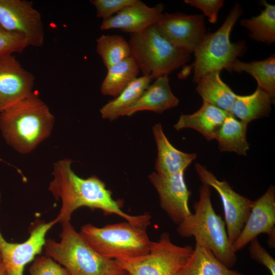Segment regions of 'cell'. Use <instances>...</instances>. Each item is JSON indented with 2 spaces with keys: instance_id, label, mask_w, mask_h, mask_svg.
Here are the masks:
<instances>
[{
  "instance_id": "1",
  "label": "cell",
  "mask_w": 275,
  "mask_h": 275,
  "mask_svg": "<svg viewBox=\"0 0 275 275\" xmlns=\"http://www.w3.org/2000/svg\"><path fill=\"white\" fill-rule=\"evenodd\" d=\"M72 162L71 159L65 158L53 163V179L48 189L56 200L62 201L60 212L54 219L56 223L70 222L73 212L81 207L99 209L105 214H115L134 223L150 221L147 213L133 216L125 213L104 182L94 175L87 178L79 177L71 169Z\"/></svg>"
},
{
  "instance_id": "2",
  "label": "cell",
  "mask_w": 275,
  "mask_h": 275,
  "mask_svg": "<svg viewBox=\"0 0 275 275\" xmlns=\"http://www.w3.org/2000/svg\"><path fill=\"white\" fill-rule=\"evenodd\" d=\"M54 123L48 106L33 92L0 113L4 139L21 154L31 152L47 138Z\"/></svg>"
},
{
  "instance_id": "3",
  "label": "cell",
  "mask_w": 275,
  "mask_h": 275,
  "mask_svg": "<svg viewBox=\"0 0 275 275\" xmlns=\"http://www.w3.org/2000/svg\"><path fill=\"white\" fill-rule=\"evenodd\" d=\"M194 208L195 213L178 225V233L183 237L193 236L196 245L209 249L231 268L236 262V253L228 238L225 223L214 210L210 186L205 184L200 186L199 200Z\"/></svg>"
},
{
  "instance_id": "4",
  "label": "cell",
  "mask_w": 275,
  "mask_h": 275,
  "mask_svg": "<svg viewBox=\"0 0 275 275\" xmlns=\"http://www.w3.org/2000/svg\"><path fill=\"white\" fill-rule=\"evenodd\" d=\"M150 222H125L97 227L84 225L79 233L99 255L110 260H127L148 253L152 242L147 233Z\"/></svg>"
},
{
  "instance_id": "5",
  "label": "cell",
  "mask_w": 275,
  "mask_h": 275,
  "mask_svg": "<svg viewBox=\"0 0 275 275\" xmlns=\"http://www.w3.org/2000/svg\"><path fill=\"white\" fill-rule=\"evenodd\" d=\"M62 226L60 241L46 239L44 248L46 256L62 264L70 275H115L125 271L115 260L97 253L70 222Z\"/></svg>"
},
{
  "instance_id": "6",
  "label": "cell",
  "mask_w": 275,
  "mask_h": 275,
  "mask_svg": "<svg viewBox=\"0 0 275 275\" xmlns=\"http://www.w3.org/2000/svg\"><path fill=\"white\" fill-rule=\"evenodd\" d=\"M130 57L143 76L152 79L168 75L185 64L190 53L173 46L158 32L154 25L143 32L130 34Z\"/></svg>"
},
{
  "instance_id": "7",
  "label": "cell",
  "mask_w": 275,
  "mask_h": 275,
  "mask_svg": "<svg viewBox=\"0 0 275 275\" xmlns=\"http://www.w3.org/2000/svg\"><path fill=\"white\" fill-rule=\"evenodd\" d=\"M242 13V9L236 3L221 27L213 33L206 34L194 52L192 65L193 81L197 83L205 75L213 71L227 70L230 64L245 50L244 41L232 43L230 34Z\"/></svg>"
},
{
  "instance_id": "8",
  "label": "cell",
  "mask_w": 275,
  "mask_h": 275,
  "mask_svg": "<svg viewBox=\"0 0 275 275\" xmlns=\"http://www.w3.org/2000/svg\"><path fill=\"white\" fill-rule=\"evenodd\" d=\"M193 248L174 244L169 233L152 242L146 255L127 260H115L125 271L131 275H176L189 258Z\"/></svg>"
},
{
  "instance_id": "9",
  "label": "cell",
  "mask_w": 275,
  "mask_h": 275,
  "mask_svg": "<svg viewBox=\"0 0 275 275\" xmlns=\"http://www.w3.org/2000/svg\"><path fill=\"white\" fill-rule=\"evenodd\" d=\"M195 167L202 183L213 187L222 200L227 232L233 244L249 216L253 201L234 190L225 180H219L201 164L196 163Z\"/></svg>"
},
{
  "instance_id": "10",
  "label": "cell",
  "mask_w": 275,
  "mask_h": 275,
  "mask_svg": "<svg viewBox=\"0 0 275 275\" xmlns=\"http://www.w3.org/2000/svg\"><path fill=\"white\" fill-rule=\"evenodd\" d=\"M0 27L19 34L29 46L41 47L45 32L42 17L32 3L24 0H0Z\"/></svg>"
},
{
  "instance_id": "11",
  "label": "cell",
  "mask_w": 275,
  "mask_h": 275,
  "mask_svg": "<svg viewBox=\"0 0 275 275\" xmlns=\"http://www.w3.org/2000/svg\"><path fill=\"white\" fill-rule=\"evenodd\" d=\"M154 26L171 44L190 54L194 53L206 34L204 17L200 14L166 12Z\"/></svg>"
},
{
  "instance_id": "12",
  "label": "cell",
  "mask_w": 275,
  "mask_h": 275,
  "mask_svg": "<svg viewBox=\"0 0 275 275\" xmlns=\"http://www.w3.org/2000/svg\"><path fill=\"white\" fill-rule=\"evenodd\" d=\"M1 194L0 192V203ZM57 224L55 220L39 222L30 232L29 238L22 243L6 241L0 231V253L8 275H23L25 266L40 254L45 243V236Z\"/></svg>"
},
{
  "instance_id": "13",
  "label": "cell",
  "mask_w": 275,
  "mask_h": 275,
  "mask_svg": "<svg viewBox=\"0 0 275 275\" xmlns=\"http://www.w3.org/2000/svg\"><path fill=\"white\" fill-rule=\"evenodd\" d=\"M266 234L268 244L274 247L275 187L270 185L265 193L253 201L249 216L238 236L233 243L236 253L260 234Z\"/></svg>"
},
{
  "instance_id": "14",
  "label": "cell",
  "mask_w": 275,
  "mask_h": 275,
  "mask_svg": "<svg viewBox=\"0 0 275 275\" xmlns=\"http://www.w3.org/2000/svg\"><path fill=\"white\" fill-rule=\"evenodd\" d=\"M184 173L162 175L153 172L149 176L150 182L158 194L161 208L178 225L193 214L188 206L191 193L186 185Z\"/></svg>"
},
{
  "instance_id": "15",
  "label": "cell",
  "mask_w": 275,
  "mask_h": 275,
  "mask_svg": "<svg viewBox=\"0 0 275 275\" xmlns=\"http://www.w3.org/2000/svg\"><path fill=\"white\" fill-rule=\"evenodd\" d=\"M34 81L13 55L0 59V113L31 93Z\"/></svg>"
},
{
  "instance_id": "16",
  "label": "cell",
  "mask_w": 275,
  "mask_h": 275,
  "mask_svg": "<svg viewBox=\"0 0 275 275\" xmlns=\"http://www.w3.org/2000/svg\"><path fill=\"white\" fill-rule=\"evenodd\" d=\"M163 10L162 4L151 7L142 1L135 0L115 15L102 20L100 29H117L130 34L140 33L154 25L162 14Z\"/></svg>"
},
{
  "instance_id": "17",
  "label": "cell",
  "mask_w": 275,
  "mask_h": 275,
  "mask_svg": "<svg viewBox=\"0 0 275 275\" xmlns=\"http://www.w3.org/2000/svg\"><path fill=\"white\" fill-rule=\"evenodd\" d=\"M152 130L157 149L156 172L162 175H171L184 172L196 159L197 154L185 153L175 148L166 137L160 123L155 124Z\"/></svg>"
},
{
  "instance_id": "18",
  "label": "cell",
  "mask_w": 275,
  "mask_h": 275,
  "mask_svg": "<svg viewBox=\"0 0 275 275\" xmlns=\"http://www.w3.org/2000/svg\"><path fill=\"white\" fill-rule=\"evenodd\" d=\"M229 113L212 104L203 102L196 112L181 114L174 127L177 130L193 129L207 140L215 139L216 135Z\"/></svg>"
},
{
  "instance_id": "19",
  "label": "cell",
  "mask_w": 275,
  "mask_h": 275,
  "mask_svg": "<svg viewBox=\"0 0 275 275\" xmlns=\"http://www.w3.org/2000/svg\"><path fill=\"white\" fill-rule=\"evenodd\" d=\"M179 102L171 91L168 76H161L150 84L139 100L126 111L124 116H130L143 111L162 113L176 106Z\"/></svg>"
},
{
  "instance_id": "20",
  "label": "cell",
  "mask_w": 275,
  "mask_h": 275,
  "mask_svg": "<svg viewBox=\"0 0 275 275\" xmlns=\"http://www.w3.org/2000/svg\"><path fill=\"white\" fill-rule=\"evenodd\" d=\"M273 99L267 92L257 86L252 94H236L228 113L236 119L249 123L269 115Z\"/></svg>"
},
{
  "instance_id": "21",
  "label": "cell",
  "mask_w": 275,
  "mask_h": 275,
  "mask_svg": "<svg viewBox=\"0 0 275 275\" xmlns=\"http://www.w3.org/2000/svg\"><path fill=\"white\" fill-rule=\"evenodd\" d=\"M176 275H245L231 269L209 249L196 245L184 266Z\"/></svg>"
},
{
  "instance_id": "22",
  "label": "cell",
  "mask_w": 275,
  "mask_h": 275,
  "mask_svg": "<svg viewBox=\"0 0 275 275\" xmlns=\"http://www.w3.org/2000/svg\"><path fill=\"white\" fill-rule=\"evenodd\" d=\"M220 72L213 71L205 75L197 83L196 91L203 102L228 113L236 94L222 80Z\"/></svg>"
},
{
  "instance_id": "23",
  "label": "cell",
  "mask_w": 275,
  "mask_h": 275,
  "mask_svg": "<svg viewBox=\"0 0 275 275\" xmlns=\"http://www.w3.org/2000/svg\"><path fill=\"white\" fill-rule=\"evenodd\" d=\"M248 124L229 114L215 137L219 150L246 155L250 149L246 138Z\"/></svg>"
},
{
  "instance_id": "24",
  "label": "cell",
  "mask_w": 275,
  "mask_h": 275,
  "mask_svg": "<svg viewBox=\"0 0 275 275\" xmlns=\"http://www.w3.org/2000/svg\"><path fill=\"white\" fill-rule=\"evenodd\" d=\"M151 80L150 77L143 75L131 81L119 95L102 107L100 109L102 117L112 121L124 116L139 100Z\"/></svg>"
},
{
  "instance_id": "25",
  "label": "cell",
  "mask_w": 275,
  "mask_h": 275,
  "mask_svg": "<svg viewBox=\"0 0 275 275\" xmlns=\"http://www.w3.org/2000/svg\"><path fill=\"white\" fill-rule=\"evenodd\" d=\"M229 72H246L257 81L258 86L275 97V56L271 54L266 59L249 63L236 59L226 70Z\"/></svg>"
},
{
  "instance_id": "26",
  "label": "cell",
  "mask_w": 275,
  "mask_h": 275,
  "mask_svg": "<svg viewBox=\"0 0 275 275\" xmlns=\"http://www.w3.org/2000/svg\"><path fill=\"white\" fill-rule=\"evenodd\" d=\"M107 69L100 91L104 95L117 97L133 80L138 77L140 70L135 61L127 58Z\"/></svg>"
},
{
  "instance_id": "27",
  "label": "cell",
  "mask_w": 275,
  "mask_h": 275,
  "mask_svg": "<svg viewBox=\"0 0 275 275\" xmlns=\"http://www.w3.org/2000/svg\"><path fill=\"white\" fill-rule=\"evenodd\" d=\"M264 9L257 16L243 19L242 26L249 31V37L256 41L267 44L275 42V6L263 1Z\"/></svg>"
},
{
  "instance_id": "28",
  "label": "cell",
  "mask_w": 275,
  "mask_h": 275,
  "mask_svg": "<svg viewBox=\"0 0 275 275\" xmlns=\"http://www.w3.org/2000/svg\"><path fill=\"white\" fill-rule=\"evenodd\" d=\"M96 52L107 68L130 57L128 41L119 35H103L97 39Z\"/></svg>"
},
{
  "instance_id": "29",
  "label": "cell",
  "mask_w": 275,
  "mask_h": 275,
  "mask_svg": "<svg viewBox=\"0 0 275 275\" xmlns=\"http://www.w3.org/2000/svg\"><path fill=\"white\" fill-rule=\"evenodd\" d=\"M29 45L21 35L8 32L0 27V59L22 52Z\"/></svg>"
},
{
  "instance_id": "30",
  "label": "cell",
  "mask_w": 275,
  "mask_h": 275,
  "mask_svg": "<svg viewBox=\"0 0 275 275\" xmlns=\"http://www.w3.org/2000/svg\"><path fill=\"white\" fill-rule=\"evenodd\" d=\"M30 275H70L65 267L47 256H37L29 269Z\"/></svg>"
},
{
  "instance_id": "31",
  "label": "cell",
  "mask_w": 275,
  "mask_h": 275,
  "mask_svg": "<svg viewBox=\"0 0 275 275\" xmlns=\"http://www.w3.org/2000/svg\"><path fill=\"white\" fill-rule=\"evenodd\" d=\"M135 0H91L96 10L97 16L103 20L114 15L126 7L132 4Z\"/></svg>"
},
{
  "instance_id": "32",
  "label": "cell",
  "mask_w": 275,
  "mask_h": 275,
  "mask_svg": "<svg viewBox=\"0 0 275 275\" xmlns=\"http://www.w3.org/2000/svg\"><path fill=\"white\" fill-rule=\"evenodd\" d=\"M184 3L201 10L210 23H215L217 20L218 13L224 4V1L185 0Z\"/></svg>"
},
{
  "instance_id": "33",
  "label": "cell",
  "mask_w": 275,
  "mask_h": 275,
  "mask_svg": "<svg viewBox=\"0 0 275 275\" xmlns=\"http://www.w3.org/2000/svg\"><path fill=\"white\" fill-rule=\"evenodd\" d=\"M250 243L249 252L251 258L264 265L271 275H275L274 258L261 246L257 238L252 240Z\"/></svg>"
},
{
  "instance_id": "34",
  "label": "cell",
  "mask_w": 275,
  "mask_h": 275,
  "mask_svg": "<svg viewBox=\"0 0 275 275\" xmlns=\"http://www.w3.org/2000/svg\"><path fill=\"white\" fill-rule=\"evenodd\" d=\"M0 275H8L6 267L2 260L0 261Z\"/></svg>"
},
{
  "instance_id": "35",
  "label": "cell",
  "mask_w": 275,
  "mask_h": 275,
  "mask_svg": "<svg viewBox=\"0 0 275 275\" xmlns=\"http://www.w3.org/2000/svg\"><path fill=\"white\" fill-rule=\"evenodd\" d=\"M115 275H131L130 273H129V272H126V271H124V272L123 273H120V274H115Z\"/></svg>"
},
{
  "instance_id": "36",
  "label": "cell",
  "mask_w": 275,
  "mask_h": 275,
  "mask_svg": "<svg viewBox=\"0 0 275 275\" xmlns=\"http://www.w3.org/2000/svg\"><path fill=\"white\" fill-rule=\"evenodd\" d=\"M2 260V257H1V253H0V261H1Z\"/></svg>"
}]
</instances>
